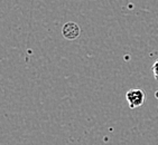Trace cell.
Returning <instances> with one entry per match:
<instances>
[{
  "mask_svg": "<svg viewBox=\"0 0 158 145\" xmlns=\"http://www.w3.org/2000/svg\"><path fill=\"white\" fill-rule=\"evenodd\" d=\"M126 100H127L130 108H137L143 105L146 102V93L143 89H130L126 93Z\"/></svg>",
  "mask_w": 158,
  "mask_h": 145,
  "instance_id": "cell-1",
  "label": "cell"
},
{
  "mask_svg": "<svg viewBox=\"0 0 158 145\" xmlns=\"http://www.w3.org/2000/svg\"><path fill=\"white\" fill-rule=\"evenodd\" d=\"M62 33L67 40H74L81 35V28L76 22L69 21L62 28Z\"/></svg>",
  "mask_w": 158,
  "mask_h": 145,
  "instance_id": "cell-2",
  "label": "cell"
},
{
  "mask_svg": "<svg viewBox=\"0 0 158 145\" xmlns=\"http://www.w3.org/2000/svg\"><path fill=\"white\" fill-rule=\"evenodd\" d=\"M152 72L155 75V78L158 79V61L152 65Z\"/></svg>",
  "mask_w": 158,
  "mask_h": 145,
  "instance_id": "cell-3",
  "label": "cell"
}]
</instances>
